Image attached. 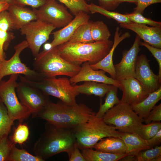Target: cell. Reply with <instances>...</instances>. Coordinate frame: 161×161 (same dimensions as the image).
I'll return each instance as SVG.
<instances>
[{"label":"cell","mask_w":161,"mask_h":161,"mask_svg":"<svg viewBox=\"0 0 161 161\" xmlns=\"http://www.w3.org/2000/svg\"><path fill=\"white\" fill-rule=\"evenodd\" d=\"M120 81L123 92L120 100L131 106L141 102L148 95L139 81L133 77H129Z\"/></svg>","instance_id":"obj_16"},{"label":"cell","mask_w":161,"mask_h":161,"mask_svg":"<svg viewBox=\"0 0 161 161\" xmlns=\"http://www.w3.org/2000/svg\"><path fill=\"white\" fill-rule=\"evenodd\" d=\"M7 161H44L43 159L33 155L25 150L17 148L15 144L7 158Z\"/></svg>","instance_id":"obj_31"},{"label":"cell","mask_w":161,"mask_h":161,"mask_svg":"<svg viewBox=\"0 0 161 161\" xmlns=\"http://www.w3.org/2000/svg\"><path fill=\"white\" fill-rule=\"evenodd\" d=\"M16 4L24 7L28 6L37 9L46 2L47 0H14Z\"/></svg>","instance_id":"obj_42"},{"label":"cell","mask_w":161,"mask_h":161,"mask_svg":"<svg viewBox=\"0 0 161 161\" xmlns=\"http://www.w3.org/2000/svg\"><path fill=\"white\" fill-rule=\"evenodd\" d=\"M91 31L92 39L94 42L108 40L111 35L107 25L101 21H92Z\"/></svg>","instance_id":"obj_29"},{"label":"cell","mask_w":161,"mask_h":161,"mask_svg":"<svg viewBox=\"0 0 161 161\" xmlns=\"http://www.w3.org/2000/svg\"><path fill=\"white\" fill-rule=\"evenodd\" d=\"M93 112L84 104L71 105L61 100L56 103L50 101L34 116L58 127L72 129L86 122Z\"/></svg>","instance_id":"obj_1"},{"label":"cell","mask_w":161,"mask_h":161,"mask_svg":"<svg viewBox=\"0 0 161 161\" xmlns=\"http://www.w3.org/2000/svg\"><path fill=\"white\" fill-rule=\"evenodd\" d=\"M121 31L117 27L116 29L114 36V41L113 46L109 53L102 60L95 64H90L93 69L102 70L108 73L111 78L116 79V74L113 61V56L114 50L118 45L124 39L131 36L130 33L126 32L121 35Z\"/></svg>","instance_id":"obj_19"},{"label":"cell","mask_w":161,"mask_h":161,"mask_svg":"<svg viewBox=\"0 0 161 161\" xmlns=\"http://www.w3.org/2000/svg\"><path fill=\"white\" fill-rule=\"evenodd\" d=\"M142 14L134 11L130 13L124 15L131 22L140 24L148 25L152 27H161V22L154 21L144 17Z\"/></svg>","instance_id":"obj_36"},{"label":"cell","mask_w":161,"mask_h":161,"mask_svg":"<svg viewBox=\"0 0 161 161\" xmlns=\"http://www.w3.org/2000/svg\"><path fill=\"white\" fill-rule=\"evenodd\" d=\"M29 131L28 126L20 123L15 129L10 140L15 144H21L28 139Z\"/></svg>","instance_id":"obj_37"},{"label":"cell","mask_w":161,"mask_h":161,"mask_svg":"<svg viewBox=\"0 0 161 161\" xmlns=\"http://www.w3.org/2000/svg\"><path fill=\"white\" fill-rule=\"evenodd\" d=\"M102 119L121 133H136L143 122V119L134 112L131 105L120 100L118 104L106 112Z\"/></svg>","instance_id":"obj_7"},{"label":"cell","mask_w":161,"mask_h":161,"mask_svg":"<svg viewBox=\"0 0 161 161\" xmlns=\"http://www.w3.org/2000/svg\"><path fill=\"white\" fill-rule=\"evenodd\" d=\"M140 38L136 35L132 47L129 50L123 52L120 62L114 65L116 74L115 80L120 81L127 77H135L137 59L141 49L140 47Z\"/></svg>","instance_id":"obj_13"},{"label":"cell","mask_w":161,"mask_h":161,"mask_svg":"<svg viewBox=\"0 0 161 161\" xmlns=\"http://www.w3.org/2000/svg\"><path fill=\"white\" fill-rule=\"evenodd\" d=\"M79 150L76 141L67 154L69 161H86Z\"/></svg>","instance_id":"obj_41"},{"label":"cell","mask_w":161,"mask_h":161,"mask_svg":"<svg viewBox=\"0 0 161 161\" xmlns=\"http://www.w3.org/2000/svg\"><path fill=\"white\" fill-rule=\"evenodd\" d=\"M15 144L4 135L0 139V161H7L13 146Z\"/></svg>","instance_id":"obj_38"},{"label":"cell","mask_w":161,"mask_h":161,"mask_svg":"<svg viewBox=\"0 0 161 161\" xmlns=\"http://www.w3.org/2000/svg\"><path fill=\"white\" fill-rule=\"evenodd\" d=\"M10 4L5 0H0V13L8 9Z\"/></svg>","instance_id":"obj_46"},{"label":"cell","mask_w":161,"mask_h":161,"mask_svg":"<svg viewBox=\"0 0 161 161\" xmlns=\"http://www.w3.org/2000/svg\"><path fill=\"white\" fill-rule=\"evenodd\" d=\"M11 30V23L7 10L0 13V60L5 58L4 47L8 40V31Z\"/></svg>","instance_id":"obj_26"},{"label":"cell","mask_w":161,"mask_h":161,"mask_svg":"<svg viewBox=\"0 0 161 161\" xmlns=\"http://www.w3.org/2000/svg\"><path fill=\"white\" fill-rule=\"evenodd\" d=\"M160 129V122H151L148 124H141L136 133L142 138L147 140L154 135Z\"/></svg>","instance_id":"obj_33"},{"label":"cell","mask_w":161,"mask_h":161,"mask_svg":"<svg viewBox=\"0 0 161 161\" xmlns=\"http://www.w3.org/2000/svg\"><path fill=\"white\" fill-rule=\"evenodd\" d=\"M161 146H157L139 152L134 161H161Z\"/></svg>","instance_id":"obj_34"},{"label":"cell","mask_w":161,"mask_h":161,"mask_svg":"<svg viewBox=\"0 0 161 161\" xmlns=\"http://www.w3.org/2000/svg\"><path fill=\"white\" fill-rule=\"evenodd\" d=\"M143 122L148 124L151 122H160L161 120V103L155 106L147 117L143 119Z\"/></svg>","instance_id":"obj_40"},{"label":"cell","mask_w":161,"mask_h":161,"mask_svg":"<svg viewBox=\"0 0 161 161\" xmlns=\"http://www.w3.org/2000/svg\"><path fill=\"white\" fill-rule=\"evenodd\" d=\"M87 7L89 12L92 14L96 13H100L108 18L114 20L119 24L127 23L131 22L124 14H122L117 12L107 10L100 6L97 5L93 3L87 4Z\"/></svg>","instance_id":"obj_28"},{"label":"cell","mask_w":161,"mask_h":161,"mask_svg":"<svg viewBox=\"0 0 161 161\" xmlns=\"http://www.w3.org/2000/svg\"><path fill=\"white\" fill-rule=\"evenodd\" d=\"M34 70L43 78L65 75L70 78L79 71L81 66L72 64L62 58L56 47L39 53L33 64Z\"/></svg>","instance_id":"obj_5"},{"label":"cell","mask_w":161,"mask_h":161,"mask_svg":"<svg viewBox=\"0 0 161 161\" xmlns=\"http://www.w3.org/2000/svg\"><path fill=\"white\" fill-rule=\"evenodd\" d=\"M76 142L72 129L58 127L47 122L44 131L34 145V154L45 161L61 153L68 154Z\"/></svg>","instance_id":"obj_2"},{"label":"cell","mask_w":161,"mask_h":161,"mask_svg":"<svg viewBox=\"0 0 161 161\" xmlns=\"http://www.w3.org/2000/svg\"><path fill=\"white\" fill-rule=\"evenodd\" d=\"M161 99V86L156 90L148 94L140 103L131 106L133 110L141 118H146L156 104Z\"/></svg>","instance_id":"obj_23"},{"label":"cell","mask_w":161,"mask_h":161,"mask_svg":"<svg viewBox=\"0 0 161 161\" xmlns=\"http://www.w3.org/2000/svg\"><path fill=\"white\" fill-rule=\"evenodd\" d=\"M118 88L114 86L106 94V97L104 104L100 102L99 109L96 116L98 117L102 118L106 112L120 102L117 96Z\"/></svg>","instance_id":"obj_30"},{"label":"cell","mask_w":161,"mask_h":161,"mask_svg":"<svg viewBox=\"0 0 161 161\" xmlns=\"http://www.w3.org/2000/svg\"><path fill=\"white\" fill-rule=\"evenodd\" d=\"M51 46L50 43H47L45 44L44 45V50L47 51L51 49Z\"/></svg>","instance_id":"obj_49"},{"label":"cell","mask_w":161,"mask_h":161,"mask_svg":"<svg viewBox=\"0 0 161 161\" xmlns=\"http://www.w3.org/2000/svg\"><path fill=\"white\" fill-rule=\"evenodd\" d=\"M16 90L20 102L30 111L33 116L50 101L49 96L23 81L18 83Z\"/></svg>","instance_id":"obj_12"},{"label":"cell","mask_w":161,"mask_h":161,"mask_svg":"<svg viewBox=\"0 0 161 161\" xmlns=\"http://www.w3.org/2000/svg\"><path fill=\"white\" fill-rule=\"evenodd\" d=\"M33 9L38 19L50 24L56 28L64 27L73 19L67 8L55 0H47L42 6Z\"/></svg>","instance_id":"obj_11"},{"label":"cell","mask_w":161,"mask_h":161,"mask_svg":"<svg viewBox=\"0 0 161 161\" xmlns=\"http://www.w3.org/2000/svg\"><path fill=\"white\" fill-rule=\"evenodd\" d=\"M95 113L93 112L86 122L72 129L80 150L92 148L100 139L105 137L120 138L121 133L114 126L107 124L102 118L97 117Z\"/></svg>","instance_id":"obj_4"},{"label":"cell","mask_w":161,"mask_h":161,"mask_svg":"<svg viewBox=\"0 0 161 161\" xmlns=\"http://www.w3.org/2000/svg\"><path fill=\"white\" fill-rule=\"evenodd\" d=\"M92 21L89 20L87 23L79 26L75 30L68 42L74 43H89L94 42L91 31Z\"/></svg>","instance_id":"obj_27"},{"label":"cell","mask_w":161,"mask_h":161,"mask_svg":"<svg viewBox=\"0 0 161 161\" xmlns=\"http://www.w3.org/2000/svg\"><path fill=\"white\" fill-rule=\"evenodd\" d=\"M134 156L127 155L123 157L119 161H134Z\"/></svg>","instance_id":"obj_47"},{"label":"cell","mask_w":161,"mask_h":161,"mask_svg":"<svg viewBox=\"0 0 161 161\" xmlns=\"http://www.w3.org/2000/svg\"><path fill=\"white\" fill-rule=\"evenodd\" d=\"M106 72L101 69L98 70L93 69L89 63L86 62L82 64L78 73L69 80L73 85L82 81H93L112 85L121 90L120 81L108 77L105 75Z\"/></svg>","instance_id":"obj_15"},{"label":"cell","mask_w":161,"mask_h":161,"mask_svg":"<svg viewBox=\"0 0 161 161\" xmlns=\"http://www.w3.org/2000/svg\"><path fill=\"white\" fill-rule=\"evenodd\" d=\"M120 138L125 144L128 155L135 156L140 151L151 148L147 140L136 133H121Z\"/></svg>","instance_id":"obj_21"},{"label":"cell","mask_w":161,"mask_h":161,"mask_svg":"<svg viewBox=\"0 0 161 161\" xmlns=\"http://www.w3.org/2000/svg\"><path fill=\"white\" fill-rule=\"evenodd\" d=\"M55 28L52 25L37 19L27 23L20 30L21 34L25 36L28 47L36 57L41 46L49 39L50 34Z\"/></svg>","instance_id":"obj_10"},{"label":"cell","mask_w":161,"mask_h":161,"mask_svg":"<svg viewBox=\"0 0 161 161\" xmlns=\"http://www.w3.org/2000/svg\"><path fill=\"white\" fill-rule=\"evenodd\" d=\"M7 11L11 30L20 29L29 22L38 19L33 9L17 4H10Z\"/></svg>","instance_id":"obj_20"},{"label":"cell","mask_w":161,"mask_h":161,"mask_svg":"<svg viewBox=\"0 0 161 161\" xmlns=\"http://www.w3.org/2000/svg\"><path fill=\"white\" fill-rule=\"evenodd\" d=\"M81 153L86 161H117L127 155L109 153L92 148L83 149Z\"/></svg>","instance_id":"obj_25"},{"label":"cell","mask_w":161,"mask_h":161,"mask_svg":"<svg viewBox=\"0 0 161 161\" xmlns=\"http://www.w3.org/2000/svg\"><path fill=\"white\" fill-rule=\"evenodd\" d=\"M95 150L114 154L126 153V148L120 138L109 137L100 139L93 146Z\"/></svg>","instance_id":"obj_22"},{"label":"cell","mask_w":161,"mask_h":161,"mask_svg":"<svg viewBox=\"0 0 161 161\" xmlns=\"http://www.w3.org/2000/svg\"><path fill=\"white\" fill-rule=\"evenodd\" d=\"M119 24L120 27L136 33L144 42L154 47L161 48V27H148L131 22Z\"/></svg>","instance_id":"obj_17"},{"label":"cell","mask_w":161,"mask_h":161,"mask_svg":"<svg viewBox=\"0 0 161 161\" xmlns=\"http://www.w3.org/2000/svg\"><path fill=\"white\" fill-rule=\"evenodd\" d=\"M140 45L147 48L158 62L159 66L158 75L160 80L161 81V49L153 47L144 42H140Z\"/></svg>","instance_id":"obj_39"},{"label":"cell","mask_w":161,"mask_h":161,"mask_svg":"<svg viewBox=\"0 0 161 161\" xmlns=\"http://www.w3.org/2000/svg\"><path fill=\"white\" fill-rule=\"evenodd\" d=\"M113 44L111 40L89 43L67 42L56 47L61 56L67 62L80 66L88 62L95 64L103 59L109 52Z\"/></svg>","instance_id":"obj_3"},{"label":"cell","mask_w":161,"mask_h":161,"mask_svg":"<svg viewBox=\"0 0 161 161\" xmlns=\"http://www.w3.org/2000/svg\"><path fill=\"white\" fill-rule=\"evenodd\" d=\"M79 94L89 96L93 95L103 97L114 86V85L93 81H84L80 85H75Z\"/></svg>","instance_id":"obj_24"},{"label":"cell","mask_w":161,"mask_h":161,"mask_svg":"<svg viewBox=\"0 0 161 161\" xmlns=\"http://www.w3.org/2000/svg\"><path fill=\"white\" fill-rule=\"evenodd\" d=\"M28 47L26 40H24L14 47L15 53L8 60H0V82L4 76L14 74H22L28 79L38 80L43 78L39 73L32 70L23 63L19 56L21 52Z\"/></svg>","instance_id":"obj_9"},{"label":"cell","mask_w":161,"mask_h":161,"mask_svg":"<svg viewBox=\"0 0 161 161\" xmlns=\"http://www.w3.org/2000/svg\"><path fill=\"white\" fill-rule=\"evenodd\" d=\"M100 6L109 10H113L120 4L116 0H98Z\"/></svg>","instance_id":"obj_44"},{"label":"cell","mask_w":161,"mask_h":161,"mask_svg":"<svg viewBox=\"0 0 161 161\" xmlns=\"http://www.w3.org/2000/svg\"><path fill=\"white\" fill-rule=\"evenodd\" d=\"M90 18L87 13H80L62 28L53 32V39L50 43L52 48L68 42L76 29L81 25L87 23Z\"/></svg>","instance_id":"obj_18"},{"label":"cell","mask_w":161,"mask_h":161,"mask_svg":"<svg viewBox=\"0 0 161 161\" xmlns=\"http://www.w3.org/2000/svg\"><path fill=\"white\" fill-rule=\"evenodd\" d=\"M161 2V0H137V6L134 9V11L143 14L147 7L152 4Z\"/></svg>","instance_id":"obj_43"},{"label":"cell","mask_w":161,"mask_h":161,"mask_svg":"<svg viewBox=\"0 0 161 161\" xmlns=\"http://www.w3.org/2000/svg\"><path fill=\"white\" fill-rule=\"evenodd\" d=\"M8 2L10 4H16L14 0H5Z\"/></svg>","instance_id":"obj_50"},{"label":"cell","mask_w":161,"mask_h":161,"mask_svg":"<svg viewBox=\"0 0 161 161\" xmlns=\"http://www.w3.org/2000/svg\"><path fill=\"white\" fill-rule=\"evenodd\" d=\"M14 121L9 116L6 106L0 102V139L8 135Z\"/></svg>","instance_id":"obj_32"},{"label":"cell","mask_w":161,"mask_h":161,"mask_svg":"<svg viewBox=\"0 0 161 161\" xmlns=\"http://www.w3.org/2000/svg\"><path fill=\"white\" fill-rule=\"evenodd\" d=\"M120 4L122 2H126L131 3H133L137 4V0H116Z\"/></svg>","instance_id":"obj_48"},{"label":"cell","mask_w":161,"mask_h":161,"mask_svg":"<svg viewBox=\"0 0 161 161\" xmlns=\"http://www.w3.org/2000/svg\"><path fill=\"white\" fill-rule=\"evenodd\" d=\"M64 4L75 16L82 12H89L85 0H55Z\"/></svg>","instance_id":"obj_35"},{"label":"cell","mask_w":161,"mask_h":161,"mask_svg":"<svg viewBox=\"0 0 161 161\" xmlns=\"http://www.w3.org/2000/svg\"><path fill=\"white\" fill-rule=\"evenodd\" d=\"M19 75H12L7 81L0 82V98L5 105L10 117L14 121H22L31 114L30 111L19 101L16 92Z\"/></svg>","instance_id":"obj_8"},{"label":"cell","mask_w":161,"mask_h":161,"mask_svg":"<svg viewBox=\"0 0 161 161\" xmlns=\"http://www.w3.org/2000/svg\"><path fill=\"white\" fill-rule=\"evenodd\" d=\"M149 61V60L144 54H142L138 56L134 77L148 94L161 86V81L158 75L154 74L151 69Z\"/></svg>","instance_id":"obj_14"},{"label":"cell","mask_w":161,"mask_h":161,"mask_svg":"<svg viewBox=\"0 0 161 161\" xmlns=\"http://www.w3.org/2000/svg\"><path fill=\"white\" fill-rule=\"evenodd\" d=\"M23 81L39 90L45 94L59 99L62 102L71 105L77 104L76 97L79 94L75 85L66 77L43 78L38 80H31L19 75Z\"/></svg>","instance_id":"obj_6"},{"label":"cell","mask_w":161,"mask_h":161,"mask_svg":"<svg viewBox=\"0 0 161 161\" xmlns=\"http://www.w3.org/2000/svg\"><path fill=\"white\" fill-rule=\"evenodd\" d=\"M1 101H2L1 100V98H0V102H1Z\"/></svg>","instance_id":"obj_51"},{"label":"cell","mask_w":161,"mask_h":161,"mask_svg":"<svg viewBox=\"0 0 161 161\" xmlns=\"http://www.w3.org/2000/svg\"><path fill=\"white\" fill-rule=\"evenodd\" d=\"M147 140L151 148L160 145L161 143V129L153 137Z\"/></svg>","instance_id":"obj_45"}]
</instances>
